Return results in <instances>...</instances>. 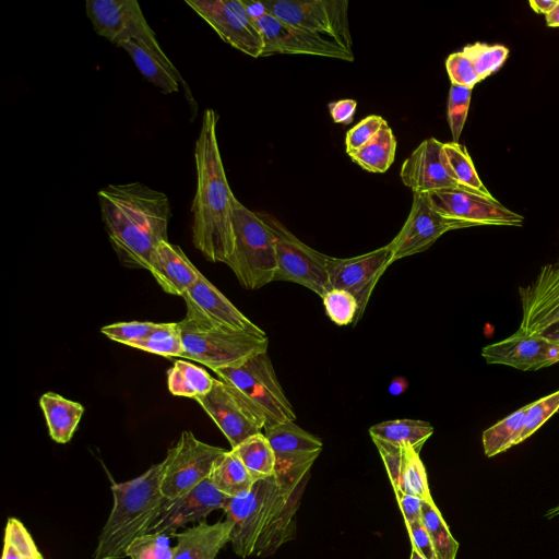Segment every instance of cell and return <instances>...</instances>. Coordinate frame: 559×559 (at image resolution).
<instances>
[{"instance_id": "cell-1", "label": "cell", "mask_w": 559, "mask_h": 559, "mask_svg": "<svg viewBox=\"0 0 559 559\" xmlns=\"http://www.w3.org/2000/svg\"><path fill=\"white\" fill-rule=\"evenodd\" d=\"M309 472L258 479L252 487L229 499L224 511L231 524L234 552L241 557H267L296 536V513Z\"/></svg>"}, {"instance_id": "cell-2", "label": "cell", "mask_w": 559, "mask_h": 559, "mask_svg": "<svg viewBox=\"0 0 559 559\" xmlns=\"http://www.w3.org/2000/svg\"><path fill=\"white\" fill-rule=\"evenodd\" d=\"M102 219L120 263L148 270L157 246L168 241V197L141 182L110 183L97 193Z\"/></svg>"}, {"instance_id": "cell-3", "label": "cell", "mask_w": 559, "mask_h": 559, "mask_svg": "<svg viewBox=\"0 0 559 559\" xmlns=\"http://www.w3.org/2000/svg\"><path fill=\"white\" fill-rule=\"evenodd\" d=\"M218 115L203 112L194 146L197 190L192 202V242L211 262L228 261L234 249L233 200L217 142Z\"/></svg>"}, {"instance_id": "cell-4", "label": "cell", "mask_w": 559, "mask_h": 559, "mask_svg": "<svg viewBox=\"0 0 559 559\" xmlns=\"http://www.w3.org/2000/svg\"><path fill=\"white\" fill-rule=\"evenodd\" d=\"M163 462L142 475L112 483L114 504L92 559H123L134 539L146 534L165 500L160 491Z\"/></svg>"}, {"instance_id": "cell-5", "label": "cell", "mask_w": 559, "mask_h": 559, "mask_svg": "<svg viewBox=\"0 0 559 559\" xmlns=\"http://www.w3.org/2000/svg\"><path fill=\"white\" fill-rule=\"evenodd\" d=\"M234 249L226 265L246 289H258L274 282L276 250L273 235L260 216L233 200Z\"/></svg>"}, {"instance_id": "cell-6", "label": "cell", "mask_w": 559, "mask_h": 559, "mask_svg": "<svg viewBox=\"0 0 559 559\" xmlns=\"http://www.w3.org/2000/svg\"><path fill=\"white\" fill-rule=\"evenodd\" d=\"M179 325L182 357L201 362L213 371L238 367L251 357L267 352L266 334L206 329L187 318Z\"/></svg>"}, {"instance_id": "cell-7", "label": "cell", "mask_w": 559, "mask_h": 559, "mask_svg": "<svg viewBox=\"0 0 559 559\" xmlns=\"http://www.w3.org/2000/svg\"><path fill=\"white\" fill-rule=\"evenodd\" d=\"M214 372L221 380L238 389L262 412L265 428L296 420L293 405L284 393L267 352L251 357L238 367Z\"/></svg>"}, {"instance_id": "cell-8", "label": "cell", "mask_w": 559, "mask_h": 559, "mask_svg": "<svg viewBox=\"0 0 559 559\" xmlns=\"http://www.w3.org/2000/svg\"><path fill=\"white\" fill-rule=\"evenodd\" d=\"M259 214L269 226L275 242L277 265L274 281L305 286L322 297L331 288L329 255L307 246L276 217L264 212Z\"/></svg>"}, {"instance_id": "cell-9", "label": "cell", "mask_w": 559, "mask_h": 559, "mask_svg": "<svg viewBox=\"0 0 559 559\" xmlns=\"http://www.w3.org/2000/svg\"><path fill=\"white\" fill-rule=\"evenodd\" d=\"M85 7L86 15L97 35L105 37L115 46L129 39L140 43L152 50L174 72L179 73L160 48L138 1L87 0Z\"/></svg>"}, {"instance_id": "cell-10", "label": "cell", "mask_w": 559, "mask_h": 559, "mask_svg": "<svg viewBox=\"0 0 559 559\" xmlns=\"http://www.w3.org/2000/svg\"><path fill=\"white\" fill-rule=\"evenodd\" d=\"M265 11L353 52L347 0H262Z\"/></svg>"}, {"instance_id": "cell-11", "label": "cell", "mask_w": 559, "mask_h": 559, "mask_svg": "<svg viewBox=\"0 0 559 559\" xmlns=\"http://www.w3.org/2000/svg\"><path fill=\"white\" fill-rule=\"evenodd\" d=\"M223 448L207 444L191 431H182L163 461L160 491L166 499L178 497L207 479Z\"/></svg>"}, {"instance_id": "cell-12", "label": "cell", "mask_w": 559, "mask_h": 559, "mask_svg": "<svg viewBox=\"0 0 559 559\" xmlns=\"http://www.w3.org/2000/svg\"><path fill=\"white\" fill-rule=\"evenodd\" d=\"M236 448L249 437L262 432L265 417L238 389L214 379L212 389L195 400Z\"/></svg>"}, {"instance_id": "cell-13", "label": "cell", "mask_w": 559, "mask_h": 559, "mask_svg": "<svg viewBox=\"0 0 559 559\" xmlns=\"http://www.w3.org/2000/svg\"><path fill=\"white\" fill-rule=\"evenodd\" d=\"M440 214L476 226H522L524 217L502 205L492 195L463 189H444L426 194Z\"/></svg>"}, {"instance_id": "cell-14", "label": "cell", "mask_w": 559, "mask_h": 559, "mask_svg": "<svg viewBox=\"0 0 559 559\" xmlns=\"http://www.w3.org/2000/svg\"><path fill=\"white\" fill-rule=\"evenodd\" d=\"M186 3L225 43L252 58L261 57L263 38L242 0H186Z\"/></svg>"}, {"instance_id": "cell-15", "label": "cell", "mask_w": 559, "mask_h": 559, "mask_svg": "<svg viewBox=\"0 0 559 559\" xmlns=\"http://www.w3.org/2000/svg\"><path fill=\"white\" fill-rule=\"evenodd\" d=\"M467 227L464 222L437 212L426 194L413 193L409 214L401 230L388 243L391 251L390 265L400 259L427 250L447 231Z\"/></svg>"}, {"instance_id": "cell-16", "label": "cell", "mask_w": 559, "mask_h": 559, "mask_svg": "<svg viewBox=\"0 0 559 559\" xmlns=\"http://www.w3.org/2000/svg\"><path fill=\"white\" fill-rule=\"evenodd\" d=\"M263 38V51L261 57L284 55H311L354 61L355 56L348 52L335 41L288 24L276 16L264 13L254 20Z\"/></svg>"}, {"instance_id": "cell-17", "label": "cell", "mask_w": 559, "mask_h": 559, "mask_svg": "<svg viewBox=\"0 0 559 559\" xmlns=\"http://www.w3.org/2000/svg\"><path fill=\"white\" fill-rule=\"evenodd\" d=\"M182 298L187 307L185 318L200 326L265 334L261 328L235 307L202 273L195 284L183 294Z\"/></svg>"}, {"instance_id": "cell-18", "label": "cell", "mask_w": 559, "mask_h": 559, "mask_svg": "<svg viewBox=\"0 0 559 559\" xmlns=\"http://www.w3.org/2000/svg\"><path fill=\"white\" fill-rule=\"evenodd\" d=\"M229 499L207 478L178 497L165 498L146 534L173 536L187 524L204 522L211 512L224 510Z\"/></svg>"}, {"instance_id": "cell-19", "label": "cell", "mask_w": 559, "mask_h": 559, "mask_svg": "<svg viewBox=\"0 0 559 559\" xmlns=\"http://www.w3.org/2000/svg\"><path fill=\"white\" fill-rule=\"evenodd\" d=\"M390 258L388 245L352 258L329 257L331 288L345 289L357 299L358 313L355 323L361 319L377 282L390 266Z\"/></svg>"}, {"instance_id": "cell-20", "label": "cell", "mask_w": 559, "mask_h": 559, "mask_svg": "<svg viewBox=\"0 0 559 559\" xmlns=\"http://www.w3.org/2000/svg\"><path fill=\"white\" fill-rule=\"evenodd\" d=\"M522 317L519 332L537 334L559 321V259L540 267L536 278L519 287Z\"/></svg>"}, {"instance_id": "cell-21", "label": "cell", "mask_w": 559, "mask_h": 559, "mask_svg": "<svg viewBox=\"0 0 559 559\" xmlns=\"http://www.w3.org/2000/svg\"><path fill=\"white\" fill-rule=\"evenodd\" d=\"M400 176L404 186L413 193L427 194L438 190L462 188L450 169L443 143L436 138L424 140L412 152L402 164Z\"/></svg>"}, {"instance_id": "cell-22", "label": "cell", "mask_w": 559, "mask_h": 559, "mask_svg": "<svg viewBox=\"0 0 559 559\" xmlns=\"http://www.w3.org/2000/svg\"><path fill=\"white\" fill-rule=\"evenodd\" d=\"M481 356L490 365L535 371L559 361V344L550 343L537 334L516 331L504 340L484 346Z\"/></svg>"}, {"instance_id": "cell-23", "label": "cell", "mask_w": 559, "mask_h": 559, "mask_svg": "<svg viewBox=\"0 0 559 559\" xmlns=\"http://www.w3.org/2000/svg\"><path fill=\"white\" fill-rule=\"evenodd\" d=\"M263 433L275 454V473L309 472L322 451L321 439L295 421L267 427Z\"/></svg>"}, {"instance_id": "cell-24", "label": "cell", "mask_w": 559, "mask_h": 559, "mask_svg": "<svg viewBox=\"0 0 559 559\" xmlns=\"http://www.w3.org/2000/svg\"><path fill=\"white\" fill-rule=\"evenodd\" d=\"M147 271L165 293L181 297L201 274L180 247L168 241L157 246Z\"/></svg>"}, {"instance_id": "cell-25", "label": "cell", "mask_w": 559, "mask_h": 559, "mask_svg": "<svg viewBox=\"0 0 559 559\" xmlns=\"http://www.w3.org/2000/svg\"><path fill=\"white\" fill-rule=\"evenodd\" d=\"M231 524L225 520L209 524L206 521L175 533L177 544L173 559H215L230 540Z\"/></svg>"}, {"instance_id": "cell-26", "label": "cell", "mask_w": 559, "mask_h": 559, "mask_svg": "<svg viewBox=\"0 0 559 559\" xmlns=\"http://www.w3.org/2000/svg\"><path fill=\"white\" fill-rule=\"evenodd\" d=\"M131 57L142 75L154 84L162 93L171 94L179 91V83L183 84L187 98L195 108V102L185 80L179 73L168 68L152 50L134 40H124L117 45Z\"/></svg>"}, {"instance_id": "cell-27", "label": "cell", "mask_w": 559, "mask_h": 559, "mask_svg": "<svg viewBox=\"0 0 559 559\" xmlns=\"http://www.w3.org/2000/svg\"><path fill=\"white\" fill-rule=\"evenodd\" d=\"M50 438L57 443L69 442L82 418L84 407L55 392H47L39 399Z\"/></svg>"}, {"instance_id": "cell-28", "label": "cell", "mask_w": 559, "mask_h": 559, "mask_svg": "<svg viewBox=\"0 0 559 559\" xmlns=\"http://www.w3.org/2000/svg\"><path fill=\"white\" fill-rule=\"evenodd\" d=\"M371 439H378L399 447H413L420 452L424 443L433 433V427L418 419H394L378 423L369 428Z\"/></svg>"}, {"instance_id": "cell-29", "label": "cell", "mask_w": 559, "mask_h": 559, "mask_svg": "<svg viewBox=\"0 0 559 559\" xmlns=\"http://www.w3.org/2000/svg\"><path fill=\"white\" fill-rule=\"evenodd\" d=\"M396 139L388 122L364 146L349 154L350 159L360 168L374 173H385L394 162Z\"/></svg>"}, {"instance_id": "cell-30", "label": "cell", "mask_w": 559, "mask_h": 559, "mask_svg": "<svg viewBox=\"0 0 559 559\" xmlns=\"http://www.w3.org/2000/svg\"><path fill=\"white\" fill-rule=\"evenodd\" d=\"M209 479L230 498L248 491L255 481L233 450H226L216 460Z\"/></svg>"}, {"instance_id": "cell-31", "label": "cell", "mask_w": 559, "mask_h": 559, "mask_svg": "<svg viewBox=\"0 0 559 559\" xmlns=\"http://www.w3.org/2000/svg\"><path fill=\"white\" fill-rule=\"evenodd\" d=\"M214 378L210 373L186 360H175L167 371V385L173 395L197 400L205 395L213 386Z\"/></svg>"}, {"instance_id": "cell-32", "label": "cell", "mask_w": 559, "mask_h": 559, "mask_svg": "<svg viewBox=\"0 0 559 559\" xmlns=\"http://www.w3.org/2000/svg\"><path fill=\"white\" fill-rule=\"evenodd\" d=\"M231 450L240 459L254 480L275 474V454L263 432L249 437Z\"/></svg>"}, {"instance_id": "cell-33", "label": "cell", "mask_w": 559, "mask_h": 559, "mask_svg": "<svg viewBox=\"0 0 559 559\" xmlns=\"http://www.w3.org/2000/svg\"><path fill=\"white\" fill-rule=\"evenodd\" d=\"M525 412L526 405L483 432L484 452L488 457L504 452L520 443L521 433L524 428Z\"/></svg>"}, {"instance_id": "cell-34", "label": "cell", "mask_w": 559, "mask_h": 559, "mask_svg": "<svg viewBox=\"0 0 559 559\" xmlns=\"http://www.w3.org/2000/svg\"><path fill=\"white\" fill-rule=\"evenodd\" d=\"M421 521L432 543L437 559H455L459 543L452 536L433 500L421 503Z\"/></svg>"}, {"instance_id": "cell-35", "label": "cell", "mask_w": 559, "mask_h": 559, "mask_svg": "<svg viewBox=\"0 0 559 559\" xmlns=\"http://www.w3.org/2000/svg\"><path fill=\"white\" fill-rule=\"evenodd\" d=\"M397 490L417 496L424 501L432 500L424 463L419 457V452L411 445L402 447L400 487Z\"/></svg>"}, {"instance_id": "cell-36", "label": "cell", "mask_w": 559, "mask_h": 559, "mask_svg": "<svg viewBox=\"0 0 559 559\" xmlns=\"http://www.w3.org/2000/svg\"><path fill=\"white\" fill-rule=\"evenodd\" d=\"M443 151L453 177L462 188L485 195H491L480 180L472 157L464 145L455 142H447L443 143Z\"/></svg>"}, {"instance_id": "cell-37", "label": "cell", "mask_w": 559, "mask_h": 559, "mask_svg": "<svg viewBox=\"0 0 559 559\" xmlns=\"http://www.w3.org/2000/svg\"><path fill=\"white\" fill-rule=\"evenodd\" d=\"M133 347L165 357H182L183 345L179 322L156 323L154 330Z\"/></svg>"}, {"instance_id": "cell-38", "label": "cell", "mask_w": 559, "mask_h": 559, "mask_svg": "<svg viewBox=\"0 0 559 559\" xmlns=\"http://www.w3.org/2000/svg\"><path fill=\"white\" fill-rule=\"evenodd\" d=\"M469 60L479 82L496 72L509 56V49L502 45L474 43L461 50Z\"/></svg>"}, {"instance_id": "cell-39", "label": "cell", "mask_w": 559, "mask_h": 559, "mask_svg": "<svg viewBox=\"0 0 559 559\" xmlns=\"http://www.w3.org/2000/svg\"><path fill=\"white\" fill-rule=\"evenodd\" d=\"M2 559H44L24 524L15 518H9L5 524Z\"/></svg>"}, {"instance_id": "cell-40", "label": "cell", "mask_w": 559, "mask_h": 559, "mask_svg": "<svg viewBox=\"0 0 559 559\" xmlns=\"http://www.w3.org/2000/svg\"><path fill=\"white\" fill-rule=\"evenodd\" d=\"M326 316L338 326L355 323L358 302L354 295L341 288H330L321 297Z\"/></svg>"}, {"instance_id": "cell-41", "label": "cell", "mask_w": 559, "mask_h": 559, "mask_svg": "<svg viewBox=\"0 0 559 559\" xmlns=\"http://www.w3.org/2000/svg\"><path fill=\"white\" fill-rule=\"evenodd\" d=\"M472 97V88L451 85L448 97L447 118L452 142L459 143Z\"/></svg>"}, {"instance_id": "cell-42", "label": "cell", "mask_w": 559, "mask_h": 559, "mask_svg": "<svg viewBox=\"0 0 559 559\" xmlns=\"http://www.w3.org/2000/svg\"><path fill=\"white\" fill-rule=\"evenodd\" d=\"M128 557L131 559H173L174 548L165 534H144L130 545Z\"/></svg>"}, {"instance_id": "cell-43", "label": "cell", "mask_w": 559, "mask_h": 559, "mask_svg": "<svg viewBox=\"0 0 559 559\" xmlns=\"http://www.w3.org/2000/svg\"><path fill=\"white\" fill-rule=\"evenodd\" d=\"M557 411H559V390L527 404L520 443L531 437Z\"/></svg>"}, {"instance_id": "cell-44", "label": "cell", "mask_w": 559, "mask_h": 559, "mask_svg": "<svg viewBox=\"0 0 559 559\" xmlns=\"http://www.w3.org/2000/svg\"><path fill=\"white\" fill-rule=\"evenodd\" d=\"M156 326V323L148 321L118 322L105 325L100 332L108 338L133 347L144 340Z\"/></svg>"}, {"instance_id": "cell-45", "label": "cell", "mask_w": 559, "mask_h": 559, "mask_svg": "<svg viewBox=\"0 0 559 559\" xmlns=\"http://www.w3.org/2000/svg\"><path fill=\"white\" fill-rule=\"evenodd\" d=\"M385 122L386 121L381 116L370 115L349 129L345 136V150L347 155L356 152L368 143Z\"/></svg>"}, {"instance_id": "cell-46", "label": "cell", "mask_w": 559, "mask_h": 559, "mask_svg": "<svg viewBox=\"0 0 559 559\" xmlns=\"http://www.w3.org/2000/svg\"><path fill=\"white\" fill-rule=\"evenodd\" d=\"M445 69L451 85L472 88L479 82L469 60L462 51H456L445 60Z\"/></svg>"}, {"instance_id": "cell-47", "label": "cell", "mask_w": 559, "mask_h": 559, "mask_svg": "<svg viewBox=\"0 0 559 559\" xmlns=\"http://www.w3.org/2000/svg\"><path fill=\"white\" fill-rule=\"evenodd\" d=\"M374 442L384 466L386 468L389 478L393 486V490H397L400 487V473L402 463V447L391 444L389 442L372 439Z\"/></svg>"}, {"instance_id": "cell-48", "label": "cell", "mask_w": 559, "mask_h": 559, "mask_svg": "<svg viewBox=\"0 0 559 559\" xmlns=\"http://www.w3.org/2000/svg\"><path fill=\"white\" fill-rule=\"evenodd\" d=\"M411 537L412 548L417 550L425 559H437L431 539L423 521L406 526Z\"/></svg>"}, {"instance_id": "cell-49", "label": "cell", "mask_w": 559, "mask_h": 559, "mask_svg": "<svg viewBox=\"0 0 559 559\" xmlns=\"http://www.w3.org/2000/svg\"><path fill=\"white\" fill-rule=\"evenodd\" d=\"M397 503L403 513L405 525L409 526L421 521V503L423 500L414 495L405 493L401 490L394 491Z\"/></svg>"}, {"instance_id": "cell-50", "label": "cell", "mask_w": 559, "mask_h": 559, "mask_svg": "<svg viewBox=\"0 0 559 559\" xmlns=\"http://www.w3.org/2000/svg\"><path fill=\"white\" fill-rule=\"evenodd\" d=\"M328 107L335 123L349 124L353 122L357 102L355 99H341L330 103Z\"/></svg>"}, {"instance_id": "cell-51", "label": "cell", "mask_w": 559, "mask_h": 559, "mask_svg": "<svg viewBox=\"0 0 559 559\" xmlns=\"http://www.w3.org/2000/svg\"><path fill=\"white\" fill-rule=\"evenodd\" d=\"M247 13L249 16L254 21L262 16L264 13H266L265 8L262 3V0L260 1H253V0H242Z\"/></svg>"}, {"instance_id": "cell-52", "label": "cell", "mask_w": 559, "mask_h": 559, "mask_svg": "<svg viewBox=\"0 0 559 559\" xmlns=\"http://www.w3.org/2000/svg\"><path fill=\"white\" fill-rule=\"evenodd\" d=\"M537 335L550 343L559 344V321L549 324L543 331L537 333Z\"/></svg>"}, {"instance_id": "cell-53", "label": "cell", "mask_w": 559, "mask_h": 559, "mask_svg": "<svg viewBox=\"0 0 559 559\" xmlns=\"http://www.w3.org/2000/svg\"><path fill=\"white\" fill-rule=\"evenodd\" d=\"M408 389V381L404 377H395L389 384V393L391 395H401Z\"/></svg>"}, {"instance_id": "cell-54", "label": "cell", "mask_w": 559, "mask_h": 559, "mask_svg": "<svg viewBox=\"0 0 559 559\" xmlns=\"http://www.w3.org/2000/svg\"><path fill=\"white\" fill-rule=\"evenodd\" d=\"M558 0H531V8L537 12L547 15L557 4Z\"/></svg>"}, {"instance_id": "cell-55", "label": "cell", "mask_w": 559, "mask_h": 559, "mask_svg": "<svg viewBox=\"0 0 559 559\" xmlns=\"http://www.w3.org/2000/svg\"><path fill=\"white\" fill-rule=\"evenodd\" d=\"M546 23L550 27H559V0L555 8L546 15Z\"/></svg>"}, {"instance_id": "cell-56", "label": "cell", "mask_w": 559, "mask_h": 559, "mask_svg": "<svg viewBox=\"0 0 559 559\" xmlns=\"http://www.w3.org/2000/svg\"><path fill=\"white\" fill-rule=\"evenodd\" d=\"M545 515L548 519L559 515V504L547 511Z\"/></svg>"}, {"instance_id": "cell-57", "label": "cell", "mask_w": 559, "mask_h": 559, "mask_svg": "<svg viewBox=\"0 0 559 559\" xmlns=\"http://www.w3.org/2000/svg\"><path fill=\"white\" fill-rule=\"evenodd\" d=\"M409 559H425L417 550L412 548V554Z\"/></svg>"}]
</instances>
